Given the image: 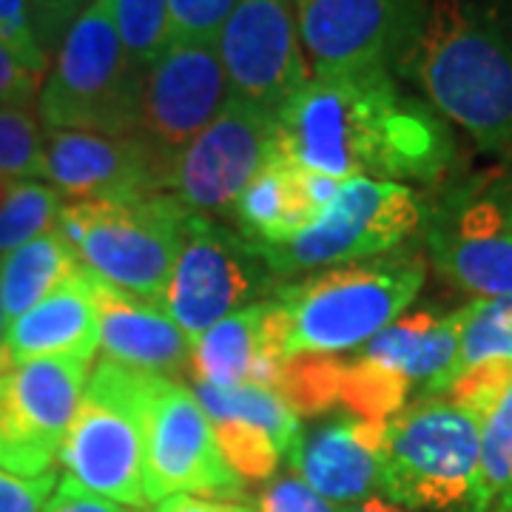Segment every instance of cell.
Segmentation results:
<instances>
[{
	"mask_svg": "<svg viewBox=\"0 0 512 512\" xmlns=\"http://www.w3.org/2000/svg\"><path fill=\"white\" fill-rule=\"evenodd\" d=\"M427 0H296L313 77L390 72L419 37Z\"/></svg>",
	"mask_w": 512,
	"mask_h": 512,
	"instance_id": "obj_11",
	"label": "cell"
},
{
	"mask_svg": "<svg viewBox=\"0 0 512 512\" xmlns=\"http://www.w3.org/2000/svg\"><path fill=\"white\" fill-rule=\"evenodd\" d=\"M211 424L222 458L242 481H265L274 476L285 453L262 427L239 419H214Z\"/></svg>",
	"mask_w": 512,
	"mask_h": 512,
	"instance_id": "obj_30",
	"label": "cell"
},
{
	"mask_svg": "<svg viewBox=\"0 0 512 512\" xmlns=\"http://www.w3.org/2000/svg\"><path fill=\"white\" fill-rule=\"evenodd\" d=\"M481 427L450 399H421L384 421L382 490L404 507L473 512Z\"/></svg>",
	"mask_w": 512,
	"mask_h": 512,
	"instance_id": "obj_7",
	"label": "cell"
},
{
	"mask_svg": "<svg viewBox=\"0 0 512 512\" xmlns=\"http://www.w3.org/2000/svg\"><path fill=\"white\" fill-rule=\"evenodd\" d=\"M384 421L342 419L302 433L291 447L293 470L325 501H367L382 490Z\"/></svg>",
	"mask_w": 512,
	"mask_h": 512,
	"instance_id": "obj_19",
	"label": "cell"
},
{
	"mask_svg": "<svg viewBox=\"0 0 512 512\" xmlns=\"http://www.w3.org/2000/svg\"><path fill=\"white\" fill-rule=\"evenodd\" d=\"M274 279L254 242L234 228L217 225L208 214L191 211L183 251L165 288L163 311L194 342L225 316L245 308V302H259Z\"/></svg>",
	"mask_w": 512,
	"mask_h": 512,
	"instance_id": "obj_10",
	"label": "cell"
},
{
	"mask_svg": "<svg viewBox=\"0 0 512 512\" xmlns=\"http://www.w3.org/2000/svg\"><path fill=\"white\" fill-rule=\"evenodd\" d=\"M436 271L476 299L512 293V174H490L424 211Z\"/></svg>",
	"mask_w": 512,
	"mask_h": 512,
	"instance_id": "obj_9",
	"label": "cell"
},
{
	"mask_svg": "<svg viewBox=\"0 0 512 512\" xmlns=\"http://www.w3.org/2000/svg\"><path fill=\"white\" fill-rule=\"evenodd\" d=\"M188 214L191 208L174 194L134 202H63L55 231L89 274L163 308Z\"/></svg>",
	"mask_w": 512,
	"mask_h": 512,
	"instance_id": "obj_5",
	"label": "cell"
},
{
	"mask_svg": "<svg viewBox=\"0 0 512 512\" xmlns=\"http://www.w3.org/2000/svg\"><path fill=\"white\" fill-rule=\"evenodd\" d=\"M171 163L140 134L43 131V177L63 202H134L168 194Z\"/></svg>",
	"mask_w": 512,
	"mask_h": 512,
	"instance_id": "obj_16",
	"label": "cell"
},
{
	"mask_svg": "<svg viewBox=\"0 0 512 512\" xmlns=\"http://www.w3.org/2000/svg\"><path fill=\"white\" fill-rule=\"evenodd\" d=\"M274 146V114L228 97L217 120L174 157L168 191L191 211L225 217Z\"/></svg>",
	"mask_w": 512,
	"mask_h": 512,
	"instance_id": "obj_15",
	"label": "cell"
},
{
	"mask_svg": "<svg viewBox=\"0 0 512 512\" xmlns=\"http://www.w3.org/2000/svg\"><path fill=\"white\" fill-rule=\"evenodd\" d=\"M399 69L484 151L512 146V26L478 0H433Z\"/></svg>",
	"mask_w": 512,
	"mask_h": 512,
	"instance_id": "obj_2",
	"label": "cell"
},
{
	"mask_svg": "<svg viewBox=\"0 0 512 512\" xmlns=\"http://www.w3.org/2000/svg\"><path fill=\"white\" fill-rule=\"evenodd\" d=\"M0 46L18 55L35 72L43 74L49 66V57L40 52L32 35L26 0H0Z\"/></svg>",
	"mask_w": 512,
	"mask_h": 512,
	"instance_id": "obj_34",
	"label": "cell"
},
{
	"mask_svg": "<svg viewBox=\"0 0 512 512\" xmlns=\"http://www.w3.org/2000/svg\"><path fill=\"white\" fill-rule=\"evenodd\" d=\"M239 0H168V43H217Z\"/></svg>",
	"mask_w": 512,
	"mask_h": 512,
	"instance_id": "obj_32",
	"label": "cell"
},
{
	"mask_svg": "<svg viewBox=\"0 0 512 512\" xmlns=\"http://www.w3.org/2000/svg\"><path fill=\"white\" fill-rule=\"evenodd\" d=\"M154 512H256L245 504L222 501V498H200V495H171L157 504Z\"/></svg>",
	"mask_w": 512,
	"mask_h": 512,
	"instance_id": "obj_39",
	"label": "cell"
},
{
	"mask_svg": "<svg viewBox=\"0 0 512 512\" xmlns=\"http://www.w3.org/2000/svg\"><path fill=\"white\" fill-rule=\"evenodd\" d=\"M43 74L0 46V109H35Z\"/></svg>",
	"mask_w": 512,
	"mask_h": 512,
	"instance_id": "obj_36",
	"label": "cell"
},
{
	"mask_svg": "<svg viewBox=\"0 0 512 512\" xmlns=\"http://www.w3.org/2000/svg\"><path fill=\"white\" fill-rule=\"evenodd\" d=\"M421 285L419 256L384 254L279 288L274 299L285 311V356L365 348L413 305Z\"/></svg>",
	"mask_w": 512,
	"mask_h": 512,
	"instance_id": "obj_3",
	"label": "cell"
},
{
	"mask_svg": "<svg viewBox=\"0 0 512 512\" xmlns=\"http://www.w3.org/2000/svg\"><path fill=\"white\" fill-rule=\"evenodd\" d=\"M481 470L473 512H512V384L478 419Z\"/></svg>",
	"mask_w": 512,
	"mask_h": 512,
	"instance_id": "obj_26",
	"label": "cell"
},
{
	"mask_svg": "<svg viewBox=\"0 0 512 512\" xmlns=\"http://www.w3.org/2000/svg\"><path fill=\"white\" fill-rule=\"evenodd\" d=\"M274 120L285 160L342 183H433L453 160L444 123L402 97L390 72L311 77Z\"/></svg>",
	"mask_w": 512,
	"mask_h": 512,
	"instance_id": "obj_1",
	"label": "cell"
},
{
	"mask_svg": "<svg viewBox=\"0 0 512 512\" xmlns=\"http://www.w3.org/2000/svg\"><path fill=\"white\" fill-rule=\"evenodd\" d=\"M80 271L69 242L55 228L0 256V302L6 325Z\"/></svg>",
	"mask_w": 512,
	"mask_h": 512,
	"instance_id": "obj_23",
	"label": "cell"
},
{
	"mask_svg": "<svg viewBox=\"0 0 512 512\" xmlns=\"http://www.w3.org/2000/svg\"><path fill=\"white\" fill-rule=\"evenodd\" d=\"M194 396L208 413V419H239L262 427L279 444L282 453H291L299 441V416L288 404L265 387H214V384L194 382Z\"/></svg>",
	"mask_w": 512,
	"mask_h": 512,
	"instance_id": "obj_24",
	"label": "cell"
},
{
	"mask_svg": "<svg viewBox=\"0 0 512 512\" xmlns=\"http://www.w3.org/2000/svg\"><path fill=\"white\" fill-rule=\"evenodd\" d=\"M228 97L276 114L311 80L291 0H239L217 37Z\"/></svg>",
	"mask_w": 512,
	"mask_h": 512,
	"instance_id": "obj_14",
	"label": "cell"
},
{
	"mask_svg": "<svg viewBox=\"0 0 512 512\" xmlns=\"http://www.w3.org/2000/svg\"><path fill=\"white\" fill-rule=\"evenodd\" d=\"M163 379L100 359L60 447L66 476L120 507L146 510L148 407Z\"/></svg>",
	"mask_w": 512,
	"mask_h": 512,
	"instance_id": "obj_4",
	"label": "cell"
},
{
	"mask_svg": "<svg viewBox=\"0 0 512 512\" xmlns=\"http://www.w3.org/2000/svg\"><path fill=\"white\" fill-rule=\"evenodd\" d=\"M94 0H26L29 26L35 35L40 52L49 57L60 46V40L72 29V23Z\"/></svg>",
	"mask_w": 512,
	"mask_h": 512,
	"instance_id": "obj_33",
	"label": "cell"
},
{
	"mask_svg": "<svg viewBox=\"0 0 512 512\" xmlns=\"http://www.w3.org/2000/svg\"><path fill=\"white\" fill-rule=\"evenodd\" d=\"M424 222V205L410 185L345 180L339 197L311 228L274 245H254L274 276H296L325 265H350L396 251Z\"/></svg>",
	"mask_w": 512,
	"mask_h": 512,
	"instance_id": "obj_8",
	"label": "cell"
},
{
	"mask_svg": "<svg viewBox=\"0 0 512 512\" xmlns=\"http://www.w3.org/2000/svg\"><path fill=\"white\" fill-rule=\"evenodd\" d=\"M63 197L37 180H0V256L52 231Z\"/></svg>",
	"mask_w": 512,
	"mask_h": 512,
	"instance_id": "obj_27",
	"label": "cell"
},
{
	"mask_svg": "<svg viewBox=\"0 0 512 512\" xmlns=\"http://www.w3.org/2000/svg\"><path fill=\"white\" fill-rule=\"evenodd\" d=\"M143 69L128 57L109 0H94L57 46L37 94L46 128L128 137L140 128Z\"/></svg>",
	"mask_w": 512,
	"mask_h": 512,
	"instance_id": "obj_6",
	"label": "cell"
},
{
	"mask_svg": "<svg viewBox=\"0 0 512 512\" xmlns=\"http://www.w3.org/2000/svg\"><path fill=\"white\" fill-rule=\"evenodd\" d=\"M487 362H512V293L473 299L470 305L458 308V353L447 387L461 373Z\"/></svg>",
	"mask_w": 512,
	"mask_h": 512,
	"instance_id": "obj_25",
	"label": "cell"
},
{
	"mask_svg": "<svg viewBox=\"0 0 512 512\" xmlns=\"http://www.w3.org/2000/svg\"><path fill=\"white\" fill-rule=\"evenodd\" d=\"M3 330H6V316H3V302H0V339H3Z\"/></svg>",
	"mask_w": 512,
	"mask_h": 512,
	"instance_id": "obj_41",
	"label": "cell"
},
{
	"mask_svg": "<svg viewBox=\"0 0 512 512\" xmlns=\"http://www.w3.org/2000/svg\"><path fill=\"white\" fill-rule=\"evenodd\" d=\"M43 174V128L35 109H0V180H37Z\"/></svg>",
	"mask_w": 512,
	"mask_h": 512,
	"instance_id": "obj_31",
	"label": "cell"
},
{
	"mask_svg": "<svg viewBox=\"0 0 512 512\" xmlns=\"http://www.w3.org/2000/svg\"><path fill=\"white\" fill-rule=\"evenodd\" d=\"M86 379L89 362L74 356L0 367V470L23 478L52 473Z\"/></svg>",
	"mask_w": 512,
	"mask_h": 512,
	"instance_id": "obj_12",
	"label": "cell"
},
{
	"mask_svg": "<svg viewBox=\"0 0 512 512\" xmlns=\"http://www.w3.org/2000/svg\"><path fill=\"white\" fill-rule=\"evenodd\" d=\"M345 512H407L402 507H393V504H387L382 498H367L362 504H356V507H350Z\"/></svg>",
	"mask_w": 512,
	"mask_h": 512,
	"instance_id": "obj_40",
	"label": "cell"
},
{
	"mask_svg": "<svg viewBox=\"0 0 512 512\" xmlns=\"http://www.w3.org/2000/svg\"><path fill=\"white\" fill-rule=\"evenodd\" d=\"M128 57L146 72L168 46V0H109Z\"/></svg>",
	"mask_w": 512,
	"mask_h": 512,
	"instance_id": "obj_29",
	"label": "cell"
},
{
	"mask_svg": "<svg viewBox=\"0 0 512 512\" xmlns=\"http://www.w3.org/2000/svg\"><path fill=\"white\" fill-rule=\"evenodd\" d=\"M225 103L228 80L217 43H168L143 72L137 134L174 160L217 120Z\"/></svg>",
	"mask_w": 512,
	"mask_h": 512,
	"instance_id": "obj_17",
	"label": "cell"
},
{
	"mask_svg": "<svg viewBox=\"0 0 512 512\" xmlns=\"http://www.w3.org/2000/svg\"><path fill=\"white\" fill-rule=\"evenodd\" d=\"M339 191L342 180L291 163L274 146L268 163L242 188L225 217L237 225L234 231L248 242L274 245L311 228L333 205Z\"/></svg>",
	"mask_w": 512,
	"mask_h": 512,
	"instance_id": "obj_18",
	"label": "cell"
},
{
	"mask_svg": "<svg viewBox=\"0 0 512 512\" xmlns=\"http://www.w3.org/2000/svg\"><path fill=\"white\" fill-rule=\"evenodd\" d=\"M100 348L97 302L89 276L80 271L60 288L40 299L35 308L9 322L0 339V367L23 365L35 359L74 356L92 362Z\"/></svg>",
	"mask_w": 512,
	"mask_h": 512,
	"instance_id": "obj_21",
	"label": "cell"
},
{
	"mask_svg": "<svg viewBox=\"0 0 512 512\" xmlns=\"http://www.w3.org/2000/svg\"><path fill=\"white\" fill-rule=\"evenodd\" d=\"M256 512H339L322 495H316L302 478L288 476L271 481L259 498Z\"/></svg>",
	"mask_w": 512,
	"mask_h": 512,
	"instance_id": "obj_35",
	"label": "cell"
},
{
	"mask_svg": "<svg viewBox=\"0 0 512 512\" xmlns=\"http://www.w3.org/2000/svg\"><path fill=\"white\" fill-rule=\"evenodd\" d=\"M410 382L387 373L382 367L367 365L362 356L339 362L336 379V407H345L359 419L387 421L402 413L404 402L410 396Z\"/></svg>",
	"mask_w": 512,
	"mask_h": 512,
	"instance_id": "obj_28",
	"label": "cell"
},
{
	"mask_svg": "<svg viewBox=\"0 0 512 512\" xmlns=\"http://www.w3.org/2000/svg\"><path fill=\"white\" fill-rule=\"evenodd\" d=\"M43 512H126L120 504H114L109 498L83 490L77 481L69 476H63L57 481L55 493L46 501Z\"/></svg>",
	"mask_w": 512,
	"mask_h": 512,
	"instance_id": "obj_38",
	"label": "cell"
},
{
	"mask_svg": "<svg viewBox=\"0 0 512 512\" xmlns=\"http://www.w3.org/2000/svg\"><path fill=\"white\" fill-rule=\"evenodd\" d=\"M57 487V473L23 478L0 470V512H43Z\"/></svg>",
	"mask_w": 512,
	"mask_h": 512,
	"instance_id": "obj_37",
	"label": "cell"
},
{
	"mask_svg": "<svg viewBox=\"0 0 512 512\" xmlns=\"http://www.w3.org/2000/svg\"><path fill=\"white\" fill-rule=\"evenodd\" d=\"M458 353V311L402 313L382 333H376L365 348L367 365L382 367L413 384H419L427 399L447 390V376Z\"/></svg>",
	"mask_w": 512,
	"mask_h": 512,
	"instance_id": "obj_22",
	"label": "cell"
},
{
	"mask_svg": "<svg viewBox=\"0 0 512 512\" xmlns=\"http://www.w3.org/2000/svg\"><path fill=\"white\" fill-rule=\"evenodd\" d=\"M86 276L97 302L103 359L165 379L183 373L191 359V339L177 328V322L163 308L117 291L89 271Z\"/></svg>",
	"mask_w": 512,
	"mask_h": 512,
	"instance_id": "obj_20",
	"label": "cell"
},
{
	"mask_svg": "<svg viewBox=\"0 0 512 512\" xmlns=\"http://www.w3.org/2000/svg\"><path fill=\"white\" fill-rule=\"evenodd\" d=\"M242 478L222 458L214 424L197 396L174 379H163L151 407L146 433V501L171 495L231 498Z\"/></svg>",
	"mask_w": 512,
	"mask_h": 512,
	"instance_id": "obj_13",
	"label": "cell"
}]
</instances>
